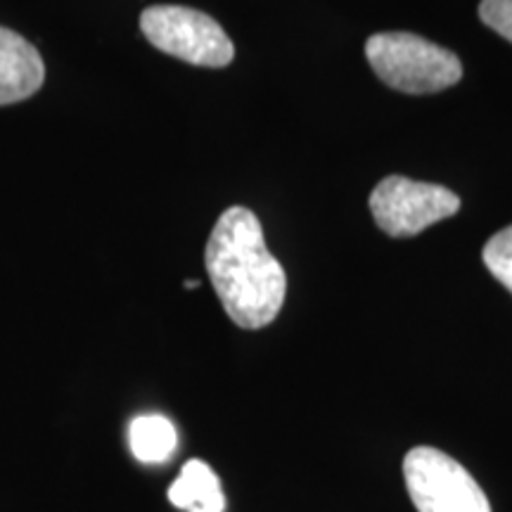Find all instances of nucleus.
<instances>
[{
  "label": "nucleus",
  "mask_w": 512,
  "mask_h": 512,
  "mask_svg": "<svg viewBox=\"0 0 512 512\" xmlns=\"http://www.w3.org/2000/svg\"><path fill=\"white\" fill-rule=\"evenodd\" d=\"M460 209L456 192L434 183H418L403 176H387L370 195L375 223L392 238H413Z\"/></svg>",
  "instance_id": "39448f33"
},
{
  "label": "nucleus",
  "mask_w": 512,
  "mask_h": 512,
  "mask_svg": "<svg viewBox=\"0 0 512 512\" xmlns=\"http://www.w3.org/2000/svg\"><path fill=\"white\" fill-rule=\"evenodd\" d=\"M403 477L418 512H491L475 477L439 448H411L403 460Z\"/></svg>",
  "instance_id": "20e7f679"
},
{
  "label": "nucleus",
  "mask_w": 512,
  "mask_h": 512,
  "mask_svg": "<svg viewBox=\"0 0 512 512\" xmlns=\"http://www.w3.org/2000/svg\"><path fill=\"white\" fill-rule=\"evenodd\" d=\"M484 266L512 294V226L503 228L484 247Z\"/></svg>",
  "instance_id": "1a4fd4ad"
},
{
  "label": "nucleus",
  "mask_w": 512,
  "mask_h": 512,
  "mask_svg": "<svg viewBox=\"0 0 512 512\" xmlns=\"http://www.w3.org/2000/svg\"><path fill=\"white\" fill-rule=\"evenodd\" d=\"M140 31L162 53L197 67L221 69L233 62L235 46L214 17L183 5H152L140 15Z\"/></svg>",
  "instance_id": "7ed1b4c3"
},
{
  "label": "nucleus",
  "mask_w": 512,
  "mask_h": 512,
  "mask_svg": "<svg viewBox=\"0 0 512 512\" xmlns=\"http://www.w3.org/2000/svg\"><path fill=\"white\" fill-rule=\"evenodd\" d=\"M366 57L375 74L399 93L432 95L463 79V64L451 50L406 31L370 36Z\"/></svg>",
  "instance_id": "f03ea898"
},
{
  "label": "nucleus",
  "mask_w": 512,
  "mask_h": 512,
  "mask_svg": "<svg viewBox=\"0 0 512 512\" xmlns=\"http://www.w3.org/2000/svg\"><path fill=\"white\" fill-rule=\"evenodd\" d=\"M169 501L185 512H223L221 479L204 460H188L181 467V475L169 486Z\"/></svg>",
  "instance_id": "0eeeda50"
},
{
  "label": "nucleus",
  "mask_w": 512,
  "mask_h": 512,
  "mask_svg": "<svg viewBox=\"0 0 512 512\" xmlns=\"http://www.w3.org/2000/svg\"><path fill=\"white\" fill-rule=\"evenodd\" d=\"M204 264L223 309L235 325L259 330L278 318L285 302V268L268 252L254 211L230 207L211 230Z\"/></svg>",
  "instance_id": "f257e3e1"
},
{
  "label": "nucleus",
  "mask_w": 512,
  "mask_h": 512,
  "mask_svg": "<svg viewBox=\"0 0 512 512\" xmlns=\"http://www.w3.org/2000/svg\"><path fill=\"white\" fill-rule=\"evenodd\" d=\"M46 81V64L38 50L17 31L0 27V107L38 93Z\"/></svg>",
  "instance_id": "423d86ee"
},
{
  "label": "nucleus",
  "mask_w": 512,
  "mask_h": 512,
  "mask_svg": "<svg viewBox=\"0 0 512 512\" xmlns=\"http://www.w3.org/2000/svg\"><path fill=\"white\" fill-rule=\"evenodd\" d=\"M479 19L498 36L512 43V0H482L479 3Z\"/></svg>",
  "instance_id": "9d476101"
},
{
  "label": "nucleus",
  "mask_w": 512,
  "mask_h": 512,
  "mask_svg": "<svg viewBox=\"0 0 512 512\" xmlns=\"http://www.w3.org/2000/svg\"><path fill=\"white\" fill-rule=\"evenodd\" d=\"M185 287H188V290H197L200 283H197V280H185Z\"/></svg>",
  "instance_id": "9b49d317"
},
{
  "label": "nucleus",
  "mask_w": 512,
  "mask_h": 512,
  "mask_svg": "<svg viewBox=\"0 0 512 512\" xmlns=\"http://www.w3.org/2000/svg\"><path fill=\"white\" fill-rule=\"evenodd\" d=\"M128 446H131V453L136 456V460H140V463H166V460L174 456L178 446L174 422L157 413L138 415V418L128 425Z\"/></svg>",
  "instance_id": "6e6552de"
}]
</instances>
